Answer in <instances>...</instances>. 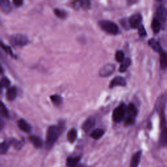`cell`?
Instances as JSON below:
<instances>
[{
  "instance_id": "9a60e30c",
  "label": "cell",
  "mask_w": 167,
  "mask_h": 167,
  "mask_svg": "<svg viewBox=\"0 0 167 167\" xmlns=\"http://www.w3.org/2000/svg\"><path fill=\"white\" fill-rule=\"evenodd\" d=\"M0 7L1 10L5 13H8L11 10V6L9 0H0Z\"/></svg>"
},
{
  "instance_id": "ba28073f",
  "label": "cell",
  "mask_w": 167,
  "mask_h": 167,
  "mask_svg": "<svg viewBox=\"0 0 167 167\" xmlns=\"http://www.w3.org/2000/svg\"><path fill=\"white\" fill-rule=\"evenodd\" d=\"M95 125V119L94 117H90L88 118L86 122L83 123L82 129L85 132H89L91 129L94 128Z\"/></svg>"
},
{
  "instance_id": "484cf974",
  "label": "cell",
  "mask_w": 167,
  "mask_h": 167,
  "mask_svg": "<svg viewBox=\"0 0 167 167\" xmlns=\"http://www.w3.org/2000/svg\"><path fill=\"white\" fill-rule=\"evenodd\" d=\"M50 99L52 102H53V104L56 106H59L62 103V98L60 97L59 95H52L50 97Z\"/></svg>"
},
{
  "instance_id": "277c9868",
  "label": "cell",
  "mask_w": 167,
  "mask_h": 167,
  "mask_svg": "<svg viewBox=\"0 0 167 167\" xmlns=\"http://www.w3.org/2000/svg\"><path fill=\"white\" fill-rule=\"evenodd\" d=\"M10 42L15 46H19V47H22V46L26 45L28 42L27 37L24 35L16 34L13 35L10 38Z\"/></svg>"
},
{
  "instance_id": "4316f807",
  "label": "cell",
  "mask_w": 167,
  "mask_h": 167,
  "mask_svg": "<svg viewBox=\"0 0 167 167\" xmlns=\"http://www.w3.org/2000/svg\"><path fill=\"white\" fill-rule=\"evenodd\" d=\"M0 111H1V115L4 117V118H9V113L7 108L6 106H5V105L3 104V102H1V107H0Z\"/></svg>"
},
{
  "instance_id": "d6986e66",
  "label": "cell",
  "mask_w": 167,
  "mask_h": 167,
  "mask_svg": "<svg viewBox=\"0 0 167 167\" xmlns=\"http://www.w3.org/2000/svg\"><path fill=\"white\" fill-rule=\"evenodd\" d=\"M159 142H160V144H161L162 145H165L167 144V127H165L161 129Z\"/></svg>"
},
{
  "instance_id": "1f68e13d",
  "label": "cell",
  "mask_w": 167,
  "mask_h": 167,
  "mask_svg": "<svg viewBox=\"0 0 167 167\" xmlns=\"http://www.w3.org/2000/svg\"><path fill=\"white\" fill-rule=\"evenodd\" d=\"M138 34H139L140 37L146 36V35H147L146 31H145V28L143 25H140V26L138 27Z\"/></svg>"
},
{
  "instance_id": "f546056e",
  "label": "cell",
  "mask_w": 167,
  "mask_h": 167,
  "mask_svg": "<svg viewBox=\"0 0 167 167\" xmlns=\"http://www.w3.org/2000/svg\"><path fill=\"white\" fill-rule=\"evenodd\" d=\"M10 84V80L6 77H3L1 81V86L2 88H8Z\"/></svg>"
},
{
  "instance_id": "d4e9b609",
  "label": "cell",
  "mask_w": 167,
  "mask_h": 167,
  "mask_svg": "<svg viewBox=\"0 0 167 167\" xmlns=\"http://www.w3.org/2000/svg\"><path fill=\"white\" fill-rule=\"evenodd\" d=\"M11 144V141H4L1 144V148H0V151L1 154H5L9 150L10 145Z\"/></svg>"
},
{
  "instance_id": "9c48e42d",
  "label": "cell",
  "mask_w": 167,
  "mask_h": 167,
  "mask_svg": "<svg viewBox=\"0 0 167 167\" xmlns=\"http://www.w3.org/2000/svg\"><path fill=\"white\" fill-rule=\"evenodd\" d=\"M125 85L126 80H125V79H123V77L121 76H116L111 81V84L109 85V88H113L114 87H116L118 86H125Z\"/></svg>"
},
{
  "instance_id": "5b68a950",
  "label": "cell",
  "mask_w": 167,
  "mask_h": 167,
  "mask_svg": "<svg viewBox=\"0 0 167 167\" xmlns=\"http://www.w3.org/2000/svg\"><path fill=\"white\" fill-rule=\"evenodd\" d=\"M115 69L116 67L114 64H106L99 70V75L102 77L108 76L114 72Z\"/></svg>"
},
{
  "instance_id": "7a4b0ae2",
  "label": "cell",
  "mask_w": 167,
  "mask_h": 167,
  "mask_svg": "<svg viewBox=\"0 0 167 167\" xmlns=\"http://www.w3.org/2000/svg\"><path fill=\"white\" fill-rule=\"evenodd\" d=\"M99 26L101 27V29L105 31L106 33L116 35L119 33V27L114 22H111L109 20H101L99 22Z\"/></svg>"
},
{
  "instance_id": "836d02e7",
  "label": "cell",
  "mask_w": 167,
  "mask_h": 167,
  "mask_svg": "<svg viewBox=\"0 0 167 167\" xmlns=\"http://www.w3.org/2000/svg\"><path fill=\"white\" fill-rule=\"evenodd\" d=\"M139 0H127V2L129 5H132L133 4H135Z\"/></svg>"
},
{
  "instance_id": "30bf717a",
  "label": "cell",
  "mask_w": 167,
  "mask_h": 167,
  "mask_svg": "<svg viewBox=\"0 0 167 167\" xmlns=\"http://www.w3.org/2000/svg\"><path fill=\"white\" fill-rule=\"evenodd\" d=\"M142 155V151H138L135 153L132 157L130 163V167H138L140 164V158Z\"/></svg>"
},
{
  "instance_id": "d6a6232c",
  "label": "cell",
  "mask_w": 167,
  "mask_h": 167,
  "mask_svg": "<svg viewBox=\"0 0 167 167\" xmlns=\"http://www.w3.org/2000/svg\"><path fill=\"white\" fill-rule=\"evenodd\" d=\"M13 4L16 7H20L23 4V0H13Z\"/></svg>"
},
{
  "instance_id": "6da1fadb",
  "label": "cell",
  "mask_w": 167,
  "mask_h": 167,
  "mask_svg": "<svg viewBox=\"0 0 167 167\" xmlns=\"http://www.w3.org/2000/svg\"><path fill=\"white\" fill-rule=\"evenodd\" d=\"M62 133V129L59 127L52 125L48 127L47 131V140H46V148L50 150L54 145Z\"/></svg>"
},
{
  "instance_id": "7402d4cb",
  "label": "cell",
  "mask_w": 167,
  "mask_h": 167,
  "mask_svg": "<svg viewBox=\"0 0 167 167\" xmlns=\"http://www.w3.org/2000/svg\"><path fill=\"white\" fill-rule=\"evenodd\" d=\"M77 138V131L75 129H70L67 133V140L71 143H73Z\"/></svg>"
},
{
  "instance_id": "2e32d148",
  "label": "cell",
  "mask_w": 167,
  "mask_h": 167,
  "mask_svg": "<svg viewBox=\"0 0 167 167\" xmlns=\"http://www.w3.org/2000/svg\"><path fill=\"white\" fill-rule=\"evenodd\" d=\"M160 67L163 70L167 69V52H162L160 53Z\"/></svg>"
},
{
  "instance_id": "603a6c76",
  "label": "cell",
  "mask_w": 167,
  "mask_h": 167,
  "mask_svg": "<svg viewBox=\"0 0 167 167\" xmlns=\"http://www.w3.org/2000/svg\"><path fill=\"white\" fill-rule=\"evenodd\" d=\"M151 29L155 33H158L161 30V24L158 19H154L151 22Z\"/></svg>"
},
{
  "instance_id": "44dd1931",
  "label": "cell",
  "mask_w": 167,
  "mask_h": 167,
  "mask_svg": "<svg viewBox=\"0 0 167 167\" xmlns=\"http://www.w3.org/2000/svg\"><path fill=\"white\" fill-rule=\"evenodd\" d=\"M131 61L129 58H126L123 60V61L121 63V65L119 68V72L121 73H124L125 72L127 69L129 68V66L131 65Z\"/></svg>"
},
{
  "instance_id": "cb8c5ba5",
  "label": "cell",
  "mask_w": 167,
  "mask_h": 167,
  "mask_svg": "<svg viewBox=\"0 0 167 167\" xmlns=\"http://www.w3.org/2000/svg\"><path fill=\"white\" fill-rule=\"evenodd\" d=\"M80 160V157H68L67 159V165L69 167L75 166L78 163H79Z\"/></svg>"
},
{
  "instance_id": "83f0119b",
  "label": "cell",
  "mask_w": 167,
  "mask_h": 167,
  "mask_svg": "<svg viewBox=\"0 0 167 167\" xmlns=\"http://www.w3.org/2000/svg\"><path fill=\"white\" fill-rule=\"evenodd\" d=\"M54 13L59 18V19H65V18L67 16V13L65 11H64L63 10L59 9H56L54 10Z\"/></svg>"
},
{
  "instance_id": "3957f363",
  "label": "cell",
  "mask_w": 167,
  "mask_h": 167,
  "mask_svg": "<svg viewBox=\"0 0 167 167\" xmlns=\"http://www.w3.org/2000/svg\"><path fill=\"white\" fill-rule=\"evenodd\" d=\"M126 114V106L123 103L116 107L112 114V119L116 123H119L123 119Z\"/></svg>"
},
{
  "instance_id": "e575fe53",
  "label": "cell",
  "mask_w": 167,
  "mask_h": 167,
  "mask_svg": "<svg viewBox=\"0 0 167 167\" xmlns=\"http://www.w3.org/2000/svg\"><path fill=\"white\" fill-rule=\"evenodd\" d=\"M157 1H161V0H157Z\"/></svg>"
},
{
  "instance_id": "f1b7e54d",
  "label": "cell",
  "mask_w": 167,
  "mask_h": 167,
  "mask_svg": "<svg viewBox=\"0 0 167 167\" xmlns=\"http://www.w3.org/2000/svg\"><path fill=\"white\" fill-rule=\"evenodd\" d=\"M116 59L117 62H122L124 59H125V58H124V53L121 51H117L116 53Z\"/></svg>"
},
{
  "instance_id": "7c38bea8",
  "label": "cell",
  "mask_w": 167,
  "mask_h": 167,
  "mask_svg": "<svg viewBox=\"0 0 167 167\" xmlns=\"http://www.w3.org/2000/svg\"><path fill=\"white\" fill-rule=\"evenodd\" d=\"M29 140L31 143L34 145V147L37 149H40L42 147L43 143L41 138L37 136H30L29 137Z\"/></svg>"
},
{
  "instance_id": "ac0fdd59",
  "label": "cell",
  "mask_w": 167,
  "mask_h": 167,
  "mask_svg": "<svg viewBox=\"0 0 167 167\" xmlns=\"http://www.w3.org/2000/svg\"><path fill=\"white\" fill-rule=\"evenodd\" d=\"M88 0H74L73 2V7L79 9L80 7L87 8Z\"/></svg>"
},
{
  "instance_id": "8992f818",
  "label": "cell",
  "mask_w": 167,
  "mask_h": 167,
  "mask_svg": "<svg viewBox=\"0 0 167 167\" xmlns=\"http://www.w3.org/2000/svg\"><path fill=\"white\" fill-rule=\"evenodd\" d=\"M142 22V16L140 14H134L132 15L129 19V22L131 28L133 29H136L138 28L140 26V23Z\"/></svg>"
},
{
  "instance_id": "5bb4252c",
  "label": "cell",
  "mask_w": 167,
  "mask_h": 167,
  "mask_svg": "<svg viewBox=\"0 0 167 167\" xmlns=\"http://www.w3.org/2000/svg\"><path fill=\"white\" fill-rule=\"evenodd\" d=\"M17 95V90L15 87H10L8 88L6 92V97L9 101L15 100Z\"/></svg>"
},
{
  "instance_id": "8fae6325",
  "label": "cell",
  "mask_w": 167,
  "mask_h": 167,
  "mask_svg": "<svg viewBox=\"0 0 167 167\" xmlns=\"http://www.w3.org/2000/svg\"><path fill=\"white\" fill-rule=\"evenodd\" d=\"M18 126L20 128V129L22 130L25 133H30L31 130V127L26 121L23 119H20L18 122Z\"/></svg>"
},
{
  "instance_id": "ffe728a7",
  "label": "cell",
  "mask_w": 167,
  "mask_h": 167,
  "mask_svg": "<svg viewBox=\"0 0 167 167\" xmlns=\"http://www.w3.org/2000/svg\"><path fill=\"white\" fill-rule=\"evenodd\" d=\"M105 133V131L102 129H96L92 131L90 137L95 140H99L101 138Z\"/></svg>"
},
{
  "instance_id": "e0dca14e",
  "label": "cell",
  "mask_w": 167,
  "mask_h": 167,
  "mask_svg": "<svg viewBox=\"0 0 167 167\" xmlns=\"http://www.w3.org/2000/svg\"><path fill=\"white\" fill-rule=\"evenodd\" d=\"M126 114L127 116L135 118L137 115V109L133 103H130L126 107Z\"/></svg>"
},
{
  "instance_id": "52a82bcc",
  "label": "cell",
  "mask_w": 167,
  "mask_h": 167,
  "mask_svg": "<svg viewBox=\"0 0 167 167\" xmlns=\"http://www.w3.org/2000/svg\"><path fill=\"white\" fill-rule=\"evenodd\" d=\"M156 15H157V19L161 21V22H164L166 20L167 18V10L163 6H160L157 9V12H156Z\"/></svg>"
},
{
  "instance_id": "4fadbf2b",
  "label": "cell",
  "mask_w": 167,
  "mask_h": 167,
  "mask_svg": "<svg viewBox=\"0 0 167 167\" xmlns=\"http://www.w3.org/2000/svg\"><path fill=\"white\" fill-rule=\"evenodd\" d=\"M148 44L150 45V47L154 50V51L159 53H161L163 52L162 48L161 47V45H160L159 42L157 41H156L155 39H151L149 41Z\"/></svg>"
},
{
  "instance_id": "4dcf8cb0",
  "label": "cell",
  "mask_w": 167,
  "mask_h": 167,
  "mask_svg": "<svg viewBox=\"0 0 167 167\" xmlns=\"http://www.w3.org/2000/svg\"><path fill=\"white\" fill-rule=\"evenodd\" d=\"M134 123V118L127 116L125 118V125H131Z\"/></svg>"
}]
</instances>
